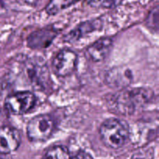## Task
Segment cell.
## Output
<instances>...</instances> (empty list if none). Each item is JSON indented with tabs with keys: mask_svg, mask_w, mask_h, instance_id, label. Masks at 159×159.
I'll list each match as a JSON object with an SVG mask.
<instances>
[{
	"mask_svg": "<svg viewBox=\"0 0 159 159\" xmlns=\"http://www.w3.org/2000/svg\"><path fill=\"white\" fill-rule=\"evenodd\" d=\"M152 96V93L145 89L121 90L109 96L107 105L114 113L127 116L132 115L138 108L145 105Z\"/></svg>",
	"mask_w": 159,
	"mask_h": 159,
	"instance_id": "6da1fadb",
	"label": "cell"
},
{
	"mask_svg": "<svg viewBox=\"0 0 159 159\" xmlns=\"http://www.w3.org/2000/svg\"><path fill=\"white\" fill-rule=\"evenodd\" d=\"M129 134V126L125 121L118 118L106 120L99 127L101 141L109 148H122L128 140Z\"/></svg>",
	"mask_w": 159,
	"mask_h": 159,
	"instance_id": "7a4b0ae2",
	"label": "cell"
},
{
	"mask_svg": "<svg viewBox=\"0 0 159 159\" xmlns=\"http://www.w3.org/2000/svg\"><path fill=\"white\" fill-rule=\"evenodd\" d=\"M54 130V122L47 114L37 115L28 122L26 135L32 142H43L49 139Z\"/></svg>",
	"mask_w": 159,
	"mask_h": 159,
	"instance_id": "3957f363",
	"label": "cell"
},
{
	"mask_svg": "<svg viewBox=\"0 0 159 159\" xmlns=\"http://www.w3.org/2000/svg\"><path fill=\"white\" fill-rule=\"evenodd\" d=\"M36 104V96L31 92L22 91L12 93L5 99L6 111L12 115H23L30 111Z\"/></svg>",
	"mask_w": 159,
	"mask_h": 159,
	"instance_id": "277c9868",
	"label": "cell"
},
{
	"mask_svg": "<svg viewBox=\"0 0 159 159\" xmlns=\"http://www.w3.org/2000/svg\"><path fill=\"white\" fill-rule=\"evenodd\" d=\"M78 65V56L69 49L59 51L52 61V69L58 77L65 78L72 74Z\"/></svg>",
	"mask_w": 159,
	"mask_h": 159,
	"instance_id": "5b68a950",
	"label": "cell"
},
{
	"mask_svg": "<svg viewBox=\"0 0 159 159\" xmlns=\"http://www.w3.org/2000/svg\"><path fill=\"white\" fill-rule=\"evenodd\" d=\"M25 74L34 86H43L49 79V71L42 59L28 60L25 65Z\"/></svg>",
	"mask_w": 159,
	"mask_h": 159,
	"instance_id": "8992f818",
	"label": "cell"
},
{
	"mask_svg": "<svg viewBox=\"0 0 159 159\" xmlns=\"http://www.w3.org/2000/svg\"><path fill=\"white\" fill-rule=\"evenodd\" d=\"M133 80V75L129 68L126 67H114L107 72L105 82L113 89H124L129 86Z\"/></svg>",
	"mask_w": 159,
	"mask_h": 159,
	"instance_id": "52a82bcc",
	"label": "cell"
},
{
	"mask_svg": "<svg viewBox=\"0 0 159 159\" xmlns=\"http://www.w3.org/2000/svg\"><path fill=\"white\" fill-rule=\"evenodd\" d=\"M21 136L18 130L9 126L0 127V155H9L20 147Z\"/></svg>",
	"mask_w": 159,
	"mask_h": 159,
	"instance_id": "ba28073f",
	"label": "cell"
},
{
	"mask_svg": "<svg viewBox=\"0 0 159 159\" xmlns=\"http://www.w3.org/2000/svg\"><path fill=\"white\" fill-rule=\"evenodd\" d=\"M113 48V40L110 37H102L92 43L85 51V57L93 62L105 60Z\"/></svg>",
	"mask_w": 159,
	"mask_h": 159,
	"instance_id": "9c48e42d",
	"label": "cell"
},
{
	"mask_svg": "<svg viewBox=\"0 0 159 159\" xmlns=\"http://www.w3.org/2000/svg\"><path fill=\"white\" fill-rule=\"evenodd\" d=\"M57 33L54 29H42L29 36L27 39V45L32 49H43L52 43Z\"/></svg>",
	"mask_w": 159,
	"mask_h": 159,
	"instance_id": "30bf717a",
	"label": "cell"
},
{
	"mask_svg": "<svg viewBox=\"0 0 159 159\" xmlns=\"http://www.w3.org/2000/svg\"><path fill=\"white\" fill-rule=\"evenodd\" d=\"M102 28V22L99 20H93L82 23L80 25L65 35V40L68 43H75L80 40L86 34L93 33L94 31Z\"/></svg>",
	"mask_w": 159,
	"mask_h": 159,
	"instance_id": "8fae6325",
	"label": "cell"
},
{
	"mask_svg": "<svg viewBox=\"0 0 159 159\" xmlns=\"http://www.w3.org/2000/svg\"><path fill=\"white\" fill-rule=\"evenodd\" d=\"M75 2V0H50L45 9L48 15L54 16L61 12Z\"/></svg>",
	"mask_w": 159,
	"mask_h": 159,
	"instance_id": "7c38bea8",
	"label": "cell"
},
{
	"mask_svg": "<svg viewBox=\"0 0 159 159\" xmlns=\"http://www.w3.org/2000/svg\"><path fill=\"white\" fill-rule=\"evenodd\" d=\"M70 153L66 147L56 145L50 148L41 159H69Z\"/></svg>",
	"mask_w": 159,
	"mask_h": 159,
	"instance_id": "4fadbf2b",
	"label": "cell"
},
{
	"mask_svg": "<svg viewBox=\"0 0 159 159\" xmlns=\"http://www.w3.org/2000/svg\"><path fill=\"white\" fill-rule=\"evenodd\" d=\"M146 25L149 29L157 32L158 29V8L155 7V9L149 13L146 20Z\"/></svg>",
	"mask_w": 159,
	"mask_h": 159,
	"instance_id": "5bb4252c",
	"label": "cell"
},
{
	"mask_svg": "<svg viewBox=\"0 0 159 159\" xmlns=\"http://www.w3.org/2000/svg\"><path fill=\"white\" fill-rule=\"evenodd\" d=\"M123 0H103L102 1V6L107 9H113L117 7L122 3Z\"/></svg>",
	"mask_w": 159,
	"mask_h": 159,
	"instance_id": "9a60e30c",
	"label": "cell"
},
{
	"mask_svg": "<svg viewBox=\"0 0 159 159\" xmlns=\"http://www.w3.org/2000/svg\"><path fill=\"white\" fill-rule=\"evenodd\" d=\"M131 159H154V155L148 152H140L134 154Z\"/></svg>",
	"mask_w": 159,
	"mask_h": 159,
	"instance_id": "2e32d148",
	"label": "cell"
},
{
	"mask_svg": "<svg viewBox=\"0 0 159 159\" xmlns=\"http://www.w3.org/2000/svg\"><path fill=\"white\" fill-rule=\"evenodd\" d=\"M69 159H93L91 155L84 151H80L72 157H70Z\"/></svg>",
	"mask_w": 159,
	"mask_h": 159,
	"instance_id": "e0dca14e",
	"label": "cell"
},
{
	"mask_svg": "<svg viewBox=\"0 0 159 159\" xmlns=\"http://www.w3.org/2000/svg\"><path fill=\"white\" fill-rule=\"evenodd\" d=\"M86 2L89 6L95 7V6H99L102 2V0H86Z\"/></svg>",
	"mask_w": 159,
	"mask_h": 159,
	"instance_id": "ac0fdd59",
	"label": "cell"
},
{
	"mask_svg": "<svg viewBox=\"0 0 159 159\" xmlns=\"http://www.w3.org/2000/svg\"><path fill=\"white\" fill-rule=\"evenodd\" d=\"M6 12V8L5 6L3 0H0V16L4 15L5 12Z\"/></svg>",
	"mask_w": 159,
	"mask_h": 159,
	"instance_id": "d6986e66",
	"label": "cell"
},
{
	"mask_svg": "<svg viewBox=\"0 0 159 159\" xmlns=\"http://www.w3.org/2000/svg\"><path fill=\"white\" fill-rule=\"evenodd\" d=\"M8 155H0V159H12L10 157L7 156Z\"/></svg>",
	"mask_w": 159,
	"mask_h": 159,
	"instance_id": "ffe728a7",
	"label": "cell"
}]
</instances>
